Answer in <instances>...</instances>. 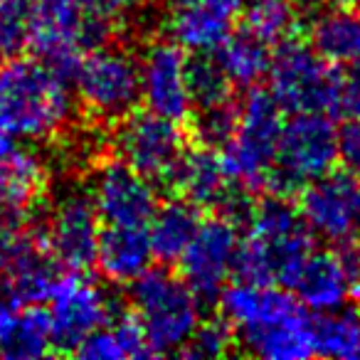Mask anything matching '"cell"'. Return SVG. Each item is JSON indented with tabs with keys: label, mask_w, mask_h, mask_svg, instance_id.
<instances>
[{
	"label": "cell",
	"mask_w": 360,
	"mask_h": 360,
	"mask_svg": "<svg viewBox=\"0 0 360 360\" xmlns=\"http://www.w3.org/2000/svg\"><path fill=\"white\" fill-rule=\"evenodd\" d=\"M47 301L52 348L65 353H75L86 335L106 326L116 314L114 301L104 294V289L77 276V271H72V276H60Z\"/></svg>",
	"instance_id": "obj_12"
},
{
	"label": "cell",
	"mask_w": 360,
	"mask_h": 360,
	"mask_svg": "<svg viewBox=\"0 0 360 360\" xmlns=\"http://www.w3.org/2000/svg\"><path fill=\"white\" fill-rule=\"evenodd\" d=\"M237 247H240V232L232 220L222 215L205 222L200 220V227L178 259L183 279L198 296L220 294L235 271Z\"/></svg>",
	"instance_id": "obj_13"
},
{
	"label": "cell",
	"mask_w": 360,
	"mask_h": 360,
	"mask_svg": "<svg viewBox=\"0 0 360 360\" xmlns=\"http://www.w3.org/2000/svg\"><path fill=\"white\" fill-rule=\"evenodd\" d=\"M269 91L281 109L291 114L338 111L343 77L311 45L299 40L279 42L269 62Z\"/></svg>",
	"instance_id": "obj_6"
},
{
	"label": "cell",
	"mask_w": 360,
	"mask_h": 360,
	"mask_svg": "<svg viewBox=\"0 0 360 360\" xmlns=\"http://www.w3.org/2000/svg\"><path fill=\"white\" fill-rule=\"evenodd\" d=\"M200 227V212L198 205L183 200H170L165 205L155 207V212L148 220V240L153 257L165 264L178 262L186 252L188 242Z\"/></svg>",
	"instance_id": "obj_24"
},
{
	"label": "cell",
	"mask_w": 360,
	"mask_h": 360,
	"mask_svg": "<svg viewBox=\"0 0 360 360\" xmlns=\"http://www.w3.org/2000/svg\"><path fill=\"white\" fill-rule=\"evenodd\" d=\"M141 99L148 111L183 121L191 116L193 99L188 89V57L175 40H155L139 62Z\"/></svg>",
	"instance_id": "obj_16"
},
{
	"label": "cell",
	"mask_w": 360,
	"mask_h": 360,
	"mask_svg": "<svg viewBox=\"0 0 360 360\" xmlns=\"http://www.w3.org/2000/svg\"><path fill=\"white\" fill-rule=\"evenodd\" d=\"M330 6H338V8H355L360 6V0H326Z\"/></svg>",
	"instance_id": "obj_38"
},
{
	"label": "cell",
	"mask_w": 360,
	"mask_h": 360,
	"mask_svg": "<svg viewBox=\"0 0 360 360\" xmlns=\"http://www.w3.org/2000/svg\"><path fill=\"white\" fill-rule=\"evenodd\" d=\"M89 3L111 18V15H121V13H129L131 8L139 6L141 0H89Z\"/></svg>",
	"instance_id": "obj_36"
},
{
	"label": "cell",
	"mask_w": 360,
	"mask_h": 360,
	"mask_svg": "<svg viewBox=\"0 0 360 360\" xmlns=\"http://www.w3.org/2000/svg\"><path fill=\"white\" fill-rule=\"evenodd\" d=\"M91 200L101 222L121 227H146L158 207V198L148 178L121 158L106 160L96 170Z\"/></svg>",
	"instance_id": "obj_17"
},
{
	"label": "cell",
	"mask_w": 360,
	"mask_h": 360,
	"mask_svg": "<svg viewBox=\"0 0 360 360\" xmlns=\"http://www.w3.org/2000/svg\"><path fill=\"white\" fill-rule=\"evenodd\" d=\"M335 150L345 170L360 175V119H348V124L335 131Z\"/></svg>",
	"instance_id": "obj_34"
},
{
	"label": "cell",
	"mask_w": 360,
	"mask_h": 360,
	"mask_svg": "<svg viewBox=\"0 0 360 360\" xmlns=\"http://www.w3.org/2000/svg\"><path fill=\"white\" fill-rule=\"evenodd\" d=\"M281 106L271 91L252 89L240 106V121L222 148V165L232 183L257 191L266 186L281 131Z\"/></svg>",
	"instance_id": "obj_8"
},
{
	"label": "cell",
	"mask_w": 360,
	"mask_h": 360,
	"mask_svg": "<svg viewBox=\"0 0 360 360\" xmlns=\"http://www.w3.org/2000/svg\"><path fill=\"white\" fill-rule=\"evenodd\" d=\"M247 225L245 240L237 247L235 269L247 281L289 286L314 252V235L299 210L276 195L255 205Z\"/></svg>",
	"instance_id": "obj_3"
},
{
	"label": "cell",
	"mask_w": 360,
	"mask_h": 360,
	"mask_svg": "<svg viewBox=\"0 0 360 360\" xmlns=\"http://www.w3.org/2000/svg\"><path fill=\"white\" fill-rule=\"evenodd\" d=\"M153 262L148 230L146 227H121L109 225L101 230L96 262L101 274L114 284H131L136 281Z\"/></svg>",
	"instance_id": "obj_21"
},
{
	"label": "cell",
	"mask_w": 360,
	"mask_h": 360,
	"mask_svg": "<svg viewBox=\"0 0 360 360\" xmlns=\"http://www.w3.org/2000/svg\"><path fill=\"white\" fill-rule=\"evenodd\" d=\"M311 47L335 67L360 65V13L330 6L311 22Z\"/></svg>",
	"instance_id": "obj_23"
},
{
	"label": "cell",
	"mask_w": 360,
	"mask_h": 360,
	"mask_svg": "<svg viewBox=\"0 0 360 360\" xmlns=\"http://www.w3.org/2000/svg\"><path fill=\"white\" fill-rule=\"evenodd\" d=\"M168 180L178 188L180 195L198 207L217 205L232 183L225 173L222 158H217L207 146L183 150L178 163L170 170Z\"/></svg>",
	"instance_id": "obj_22"
},
{
	"label": "cell",
	"mask_w": 360,
	"mask_h": 360,
	"mask_svg": "<svg viewBox=\"0 0 360 360\" xmlns=\"http://www.w3.org/2000/svg\"><path fill=\"white\" fill-rule=\"evenodd\" d=\"M119 121L121 124L114 136L119 158L148 180H168L180 153L186 150V136L178 121L153 111H131Z\"/></svg>",
	"instance_id": "obj_10"
},
{
	"label": "cell",
	"mask_w": 360,
	"mask_h": 360,
	"mask_svg": "<svg viewBox=\"0 0 360 360\" xmlns=\"http://www.w3.org/2000/svg\"><path fill=\"white\" fill-rule=\"evenodd\" d=\"M314 355L338 360L360 358V311L340 306L314 321Z\"/></svg>",
	"instance_id": "obj_26"
},
{
	"label": "cell",
	"mask_w": 360,
	"mask_h": 360,
	"mask_svg": "<svg viewBox=\"0 0 360 360\" xmlns=\"http://www.w3.org/2000/svg\"><path fill=\"white\" fill-rule=\"evenodd\" d=\"M75 353L82 355V358H89V360H121V358H126L124 343H121L114 323H111L109 328L101 326V328H96L94 333H89L84 340H82L79 348H77Z\"/></svg>",
	"instance_id": "obj_33"
},
{
	"label": "cell",
	"mask_w": 360,
	"mask_h": 360,
	"mask_svg": "<svg viewBox=\"0 0 360 360\" xmlns=\"http://www.w3.org/2000/svg\"><path fill=\"white\" fill-rule=\"evenodd\" d=\"M75 86L79 101L104 121H119L141 101L139 60L124 47H94L77 65Z\"/></svg>",
	"instance_id": "obj_9"
},
{
	"label": "cell",
	"mask_w": 360,
	"mask_h": 360,
	"mask_svg": "<svg viewBox=\"0 0 360 360\" xmlns=\"http://www.w3.org/2000/svg\"><path fill=\"white\" fill-rule=\"evenodd\" d=\"M299 215L311 230L333 245H348L360 230V183L353 173H326L301 188Z\"/></svg>",
	"instance_id": "obj_11"
},
{
	"label": "cell",
	"mask_w": 360,
	"mask_h": 360,
	"mask_svg": "<svg viewBox=\"0 0 360 360\" xmlns=\"http://www.w3.org/2000/svg\"><path fill=\"white\" fill-rule=\"evenodd\" d=\"M245 0H186L173 6L170 32L183 50L215 52L235 32Z\"/></svg>",
	"instance_id": "obj_19"
},
{
	"label": "cell",
	"mask_w": 360,
	"mask_h": 360,
	"mask_svg": "<svg viewBox=\"0 0 360 360\" xmlns=\"http://www.w3.org/2000/svg\"><path fill=\"white\" fill-rule=\"evenodd\" d=\"M13 316H15V311H13V304H8L6 299H0V338H3L6 328L11 326Z\"/></svg>",
	"instance_id": "obj_37"
},
{
	"label": "cell",
	"mask_w": 360,
	"mask_h": 360,
	"mask_svg": "<svg viewBox=\"0 0 360 360\" xmlns=\"http://www.w3.org/2000/svg\"><path fill=\"white\" fill-rule=\"evenodd\" d=\"M289 286L304 309L316 314L340 309L360 289V252L350 242L340 252H311Z\"/></svg>",
	"instance_id": "obj_14"
},
{
	"label": "cell",
	"mask_w": 360,
	"mask_h": 360,
	"mask_svg": "<svg viewBox=\"0 0 360 360\" xmlns=\"http://www.w3.org/2000/svg\"><path fill=\"white\" fill-rule=\"evenodd\" d=\"M240 121V106L232 99L215 106H205L195 116V139L207 148H220L232 139Z\"/></svg>",
	"instance_id": "obj_30"
},
{
	"label": "cell",
	"mask_w": 360,
	"mask_h": 360,
	"mask_svg": "<svg viewBox=\"0 0 360 360\" xmlns=\"http://www.w3.org/2000/svg\"><path fill=\"white\" fill-rule=\"evenodd\" d=\"M131 284L134 316L150 353L163 355L183 350L200 323V296L183 276L150 266Z\"/></svg>",
	"instance_id": "obj_5"
},
{
	"label": "cell",
	"mask_w": 360,
	"mask_h": 360,
	"mask_svg": "<svg viewBox=\"0 0 360 360\" xmlns=\"http://www.w3.org/2000/svg\"><path fill=\"white\" fill-rule=\"evenodd\" d=\"M350 75L343 77V84H340V101L338 111L348 114L350 119H360V65L350 67Z\"/></svg>",
	"instance_id": "obj_35"
},
{
	"label": "cell",
	"mask_w": 360,
	"mask_h": 360,
	"mask_svg": "<svg viewBox=\"0 0 360 360\" xmlns=\"http://www.w3.org/2000/svg\"><path fill=\"white\" fill-rule=\"evenodd\" d=\"M232 348V328L225 319L205 321L198 323V328L193 330V335L188 338V343L183 345L188 358L195 360H212L227 355Z\"/></svg>",
	"instance_id": "obj_31"
},
{
	"label": "cell",
	"mask_w": 360,
	"mask_h": 360,
	"mask_svg": "<svg viewBox=\"0 0 360 360\" xmlns=\"http://www.w3.org/2000/svg\"><path fill=\"white\" fill-rule=\"evenodd\" d=\"M242 20L247 32L266 45H279L289 40L299 25V8L294 0H247L242 6Z\"/></svg>",
	"instance_id": "obj_28"
},
{
	"label": "cell",
	"mask_w": 360,
	"mask_h": 360,
	"mask_svg": "<svg viewBox=\"0 0 360 360\" xmlns=\"http://www.w3.org/2000/svg\"><path fill=\"white\" fill-rule=\"evenodd\" d=\"M30 22H27L25 0H0V57L15 55L27 45Z\"/></svg>",
	"instance_id": "obj_32"
},
{
	"label": "cell",
	"mask_w": 360,
	"mask_h": 360,
	"mask_svg": "<svg viewBox=\"0 0 360 360\" xmlns=\"http://www.w3.org/2000/svg\"><path fill=\"white\" fill-rule=\"evenodd\" d=\"M52 350V328L47 311L27 306L13 316L0 338V355L8 360H35Z\"/></svg>",
	"instance_id": "obj_27"
},
{
	"label": "cell",
	"mask_w": 360,
	"mask_h": 360,
	"mask_svg": "<svg viewBox=\"0 0 360 360\" xmlns=\"http://www.w3.org/2000/svg\"><path fill=\"white\" fill-rule=\"evenodd\" d=\"M101 235V217L91 195L70 193L55 205L47 225L45 240L50 255L70 271H86L96 262V247Z\"/></svg>",
	"instance_id": "obj_15"
},
{
	"label": "cell",
	"mask_w": 360,
	"mask_h": 360,
	"mask_svg": "<svg viewBox=\"0 0 360 360\" xmlns=\"http://www.w3.org/2000/svg\"><path fill=\"white\" fill-rule=\"evenodd\" d=\"M47 186V165L18 139L0 136V207L27 215Z\"/></svg>",
	"instance_id": "obj_20"
},
{
	"label": "cell",
	"mask_w": 360,
	"mask_h": 360,
	"mask_svg": "<svg viewBox=\"0 0 360 360\" xmlns=\"http://www.w3.org/2000/svg\"><path fill=\"white\" fill-rule=\"evenodd\" d=\"M217 50H220L217 60H220L222 70L237 86H255L269 72L271 45H266L264 40L247 30L237 32V35L232 32Z\"/></svg>",
	"instance_id": "obj_25"
},
{
	"label": "cell",
	"mask_w": 360,
	"mask_h": 360,
	"mask_svg": "<svg viewBox=\"0 0 360 360\" xmlns=\"http://www.w3.org/2000/svg\"><path fill=\"white\" fill-rule=\"evenodd\" d=\"M220 311L252 355L264 360H304L314 355V321L301 301L279 286L247 279L222 286Z\"/></svg>",
	"instance_id": "obj_1"
},
{
	"label": "cell",
	"mask_w": 360,
	"mask_h": 360,
	"mask_svg": "<svg viewBox=\"0 0 360 360\" xmlns=\"http://www.w3.org/2000/svg\"><path fill=\"white\" fill-rule=\"evenodd\" d=\"M232 82L225 75L220 60L210 52H195L193 60H188V89H191L193 106L205 109L222 101L232 99Z\"/></svg>",
	"instance_id": "obj_29"
},
{
	"label": "cell",
	"mask_w": 360,
	"mask_h": 360,
	"mask_svg": "<svg viewBox=\"0 0 360 360\" xmlns=\"http://www.w3.org/2000/svg\"><path fill=\"white\" fill-rule=\"evenodd\" d=\"M170 3H173V6H178V3H186V0H170Z\"/></svg>",
	"instance_id": "obj_39"
},
{
	"label": "cell",
	"mask_w": 360,
	"mask_h": 360,
	"mask_svg": "<svg viewBox=\"0 0 360 360\" xmlns=\"http://www.w3.org/2000/svg\"><path fill=\"white\" fill-rule=\"evenodd\" d=\"M75 114L70 86L42 60L0 65V136L40 141L57 136Z\"/></svg>",
	"instance_id": "obj_2"
},
{
	"label": "cell",
	"mask_w": 360,
	"mask_h": 360,
	"mask_svg": "<svg viewBox=\"0 0 360 360\" xmlns=\"http://www.w3.org/2000/svg\"><path fill=\"white\" fill-rule=\"evenodd\" d=\"M335 160V126L328 114H294L281 124L266 186L286 198L309 186L311 180L330 173Z\"/></svg>",
	"instance_id": "obj_7"
},
{
	"label": "cell",
	"mask_w": 360,
	"mask_h": 360,
	"mask_svg": "<svg viewBox=\"0 0 360 360\" xmlns=\"http://www.w3.org/2000/svg\"><path fill=\"white\" fill-rule=\"evenodd\" d=\"M30 35L27 45L47 67L72 79L84 50L109 40V15L89 0H25Z\"/></svg>",
	"instance_id": "obj_4"
},
{
	"label": "cell",
	"mask_w": 360,
	"mask_h": 360,
	"mask_svg": "<svg viewBox=\"0 0 360 360\" xmlns=\"http://www.w3.org/2000/svg\"><path fill=\"white\" fill-rule=\"evenodd\" d=\"M60 276V264L50 255L45 240L22 230L3 257L0 294L13 306H35L50 299Z\"/></svg>",
	"instance_id": "obj_18"
}]
</instances>
